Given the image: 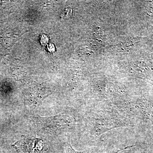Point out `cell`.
Here are the masks:
<instances>
[{
  "instance_id": "obj_1",
  "label": "cell",
  "mask_w": 153,
  "mask_h": 153,
  "mask_svg": "<svg viewBox=\"0 0 153 153\" xmlns=\"http://www.w3.org/2000/svg\"><path fill=\"white\" fill-rule=\"evenodd\" d=\"M18 153H43L47 146L40 139L24 138L13 145Z\"/></svg>"
},
{
  "instance_id": "obj_2",
  "label": "cell",
  "mask_w": 153,
  "mask_h": 153,
  "mask_svg": "<svg viewBox=\"0 0 153 153\" xmlns=\"http://www.w3.org/2000/svg\"><path fill=\"white\" fill-rule=\"evenodd\" d=\"M66 153H83L82 152H78L74 150L71 146L70 142L66 143L65 145Z\"/></svg>"
},
{
  "instance_id": "obj_3",
  "label": "cell",
  "mask_w": 153,
  "mask_h": 153,
  "mask_svg": "<svg viewBox=\"0 0 153 153\" xmlns=\"http://www.w3.org/2000/svg\"><path fill=\"white\" fill-rule=\"evenodd\" d=\"M149 5L150 6H149V12L153 15V3H152L151 4H150Z\"/></svg>"
}]
</instances>
